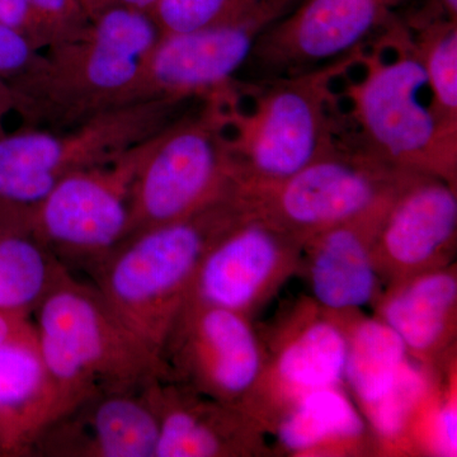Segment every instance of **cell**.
Segmentation results:
<instances>
[{"label": "cell", "instance_id": "9a60e30c", "mask_svg": "<svg viewBox=\"0 0 457 457\" xmlns=\"http://www.w3.org/2000/svg\"><path fill=\"white\" fill-rule=\"evenodd\" d=\"M457 230L456 186L418 176L393 201L372 245L376 269L416 276L453 246Z\"/></svg>", "mask_w": 457, "mask_h": 457}, {"label": "cell", "instance_id": "5b68a950", "mask_svg": "<svg viewBox=\"0 0 457 457\" xmlns=\"http://www.w3.org/2000/svg\"><path fill=\"white\" fill-rule=\"evenodd\" d=\"M198 99L156 98L114 108L64 131H0V218L27 222L75 171L106 164L164 130Z\"/></svg>", "mask_w": 457, "mask_h": 457}, {"label": "cell", "instance_id": "f546056e", "mask_svg": "<svg viewBox=\"0 0 457 457\" xmlns=\"http://www.w3.org/2000/svg\"><path fill=\"white\" fill-rule=\"evenodd\" d=\"M32 318L0 312V348L21 341L36 338Z\"/></svg>", "mask_w": 457, "mask_h": 457}, {"label": "cell", "instance_id": "ba28073f", "mask_svg": "<svg viewBox=\"0 0 457 457\" xmlns=\"http://www.w3.org/2000/svg\"><path fill=\"white\" fill-rule=\"evenodd\" d=\"M423 174L390 164L356 137H339L333 149L287 179L236 182L249 215L270 222L305 243L392 200Z\"/></svg>", "mask_w": 457, "mask_h": 457}, {"label": "cell", "instance_id": "8fae6325", "mask_svg": "<svg viewBox=\"0 0 457 457\" xmlns=\"http://www.w3.org/2000/svg\"><path fill=\"white\" fill-rule=\"evenodd\" d=\"M299 2L264 0L233 22L161 35L143 66L137 101L203 99L233 88L261 36Z\"/></svg>", "mask_w": 457, "mask_h": 457}, {"label": "cell", "instance_id": "9c48e42d", "mask_svg": "<svg viewBox=\"0 0 457 457\" xmlns=\"http://www.w3.org/2000/svg\"><path fill=\"white\" fill-rule=\"evenodd\" d=\"M154 137L112 162L65 177L33 210L29 227L60 261L95 269L126 239L132 186Z\"/></svg>", "mask_w": 457, "mask_h": 457}, {"label": "cell", "instance_id": "d6a6232c", "mask_svg": "<svg viewBox=\"0 0 457 457\" xmlns=\"http://www.w3.org/2000/svg\"><path fill=\"white\" fill-rule=\"evenodd\" d=\"M438 16L457 22V0H435Z\"/></svg>", "mask_w": 457, "mask_h": 457}, {"label": "cell", "instance_id": "d6986e66", "mask_svg": "<svg viewBox=\"0 0 457 457\" xmlns=\"http://www.w3.org/2000/svg\"><path fill=\"white\" fill-rule=\"evenodd\" d=\"M457 279L450 270H426L411 276L386 300L383 319L408 352L429 354L442 347L453 328Z\"/></svg>", "mask_w": 457, "mask_h": 457}, {"label": "cell", "instance_id": "2e32d148", "mask_svg": "<svg viewBox=\"0 0 457 457\" xmlns=\"http://www.w3.org/2000/svg\"><path fill=\"white\" fill-rule=\"evenodd\" d=\"M158 418L155 457H220L245 453L249 414L165 378L144 387Z\"/></svg>", "mask_w": 457, "mask_h": 457}, {"label": "cell", "instance_id": "cb8c5ba5", "mask_svg": "<svg viewBox=\"0 0 457 457\" xmlns=\"http://www.w3.org/2000/svg\"><path fill=\"white\" fill-rule=\"evenodd\" d=\"M411 37L427 79L428 104L447 130L457 132V22L447 18H418Z\"/></svg>", "mask_w": 457, "mask_h": 457}, {"label": "cell", "instance_id": "277c9868", "mask_svg": "<svg viewBox=\"0 0 457 457\" xmlns=\"http://www.w3.org/2000/svg\"><path fill=\"white\" fill-rule=\"evenodd\" d=\"M362 49L311 71L257 80L243 89L252 106L243 110L237 87L228 99V131L237 182H273L293 176L335 147L333 83L359 64Z\"/></svg>", "mask_w": 457, "mask_h": 457}, {"label": "cell", "instance_id": "52a82bcc", "mask_svg": "<svg viewBox=\"0 0 457 457\" xmlns=\"http://www.w3.org/2000/svg\"><path fill=\"white\" fill-rule=\"evenodd\" d=\"M234 88L198 99L153 140L132 186L128 237L180 220L236 188L227 102Z\"/></svg>", "mask_w": 457, "mask_h": 457}, {"label": "cell", "instance_id": "4316f807", "mask_svg": "<svg viewBox=\"0 0 457 457\" xmlns=\"http://www.w3.org/2000/svg\"><path fill=\"white\" fill-rule=\"evenodd\" d=\"M427 392L428 380L425 372L408 360L389 392L366 409L375 431L385 440L398 438Z\"/></svg>", "mask_w": 457, "mask_h": 457}, {"label": "cell", "instance_id": "30bf717a", "mask_svg": "<svg viewBox=\"0 0 457 457\" xmlns=\"http://www.w3.org/2000/svg\"><path fill=\"white\" fill-rule=\"evenodd\" d=\"M156 359L159 378L245 413L263 363L245 314L210 305L191 294L168 328Z\"/></svg>", "mask_w": 457, "mask_h": 457}, {"label": "cell", "instance_id": "44dd1931", "mask_svg": "<svg viewBox=\"0 0 457 457\" xmlns=\"http://www.w3.org/2000/svg\"><path fill=\"white\" fill-rule=\"evenodd\" d=\"M347 348V333L341 327L312 321L279 351L276 378L294 400L312 390L338 386L345 378Z\"/></svg>", "mask_w": 457, "mask_h": 457}, {"label": "cell", "instance_id": "83f0119b", "mask_svg": "<svg viewBox=\"0 0 457 457\" xmlns=\"http://www.w3.org/2000/svg\"><path fill=\"white\" fill-rule=\"evenodd\" d=\"M41 51L22 36L0 23V78L11 80L25 73Z\"/></svg>", "mask_w": 457, "mask_h": 457}, {"label": "cell", "instance_id": "5bb4252c", "mask_svg": "<svg viewBox=\"0 0 457 457\" xmlns=\"http://www.w3.org/2000/svg\"><path fill=\"white\" fill-rule=\"evenodd\" d=\"M159 425L144 387L84 399L44 427L29 456L155 457Z\"/></svg>", "mask_w": 457, "mask_h": 457}, {"label": "cell", "instance_id": "8992f818", "mask_svg": "<svg viewBox=\"0 0 457 457\" xmlns=\"http://www.w3.org/2000/svg\"><path fill=\"white\" fill-rule=\"evenodd\" d=\"M390 33L395 56L362 51V77L345 87L356 137L395 167L456 186L457 132L444 128L422 99L425 69L408 29L394 22Z\"/></svg>", "mask_w": 457, "mask_h": 457}, {"label": "cell", "instance_id": "3957f363", "mask_svg": "<svg viewBox=\"0 0 457 457\" xmlns=\"http://www.w3.org/2000/svg\"><path fill=\"white\" fill-rule=\"evenodd\" d=\"M31 318L56 393L55 418L90 396L141 390L161 376L155 352L114 314L97 288L69 270Z\"/></svg>", "mask_w": 457, "mask_h": 457}, {"label": "cell", "instance_id": "7a4b0ae2", "mask_svg": "<svg viewBox=\"0 0 457 457\" xmlns=\"http://www.w3.org/2000/svg\"><path fill=\"white\" fill-rule=\"evenodd\" d=\"M246 215L233 191L187 218L134 234L93 269L96 288L156 354L204 254Z\"/></svg>", "mask_w": 457, "mask_h": 457}, {"label": "cell", "instance_id": "4dcf8cb0", "mask_svg": "<svg viewBox=\"0 0 457 457\" xmlns=\"http://www.w3.org/2000/svg\"><path fill=\"white\" fill-rule=\"evenodd\" d=\"M89 18L110 8H132L147 12L162 0H80Z\"/></svg>", "mask_w": 457, "mask_h": 457}, {"label": "cell", "instance_id": "1f68e13d", "mask_svg": "<svg viewBox=\"0 0 457 457\" xmlns=\"http://www.w3.org/2000/svg\"><path fill=\"white\" fill-rule=\"evenodd\" d=\"M14 113L13 96L7 80L0 78V131L4 130V122L8 116Z\"/></svg>", "mask_w": 457, "mask_h": 457}, {"label": "cell", "instance_id": "d4e9b609", "mask_svg": "<svg viewBox=\"0 0 457 457\" xmlns=\"http://www.w3.org/2000/svg\"><path fill=\"white\" fill-rule=\"evenodd\" d=\"M89 22L80 0H0V23L38 51L80 37Z\"/></svg>", "mask_w": 457, "mask_h": 457}, {"label": "cell", "instance_id": "ac0fdd59", "mask_svg": "<svg viewBox=\"0 0 457 457\" xmlns=\"http://www.w3.org/2000/svg\"><path fill=\"white\" fill-rule=\"evenodd\" d=\"M55 416L56 393L37 337L0 348V453L29 456Z\"/></svg>", "mask_w": 457, "mask_h": 457}, {"label": "cell", "instance_id": "7c38bea8", "mask_svg": "<svg viewBox=\"0 0 457 457\" xmlns=\"http://www.w3.org/2000/svg\"><path fill=\"white\" fill-rule=\"evenodd\" d=\"M404 2L300 0L261 36L245 66L264 80L327 64L359 49Z\"/></svg>", "mask_w": 457, "mask_h": 457}, {"label": "cell", "instance_id": "ffe728a7", "mask_svg": "<svg viewBox=\"0 0 457 457\" xmlns=\"http://www.w3.org/2000/svg\"><path fill=\"white\" fill-rule=\"evenodd\" d=\"M66 272L29 225L0 219V312L31 318Z\"/></svg>", "mask_w": 457, "mask_h": 457}, {"label": "cell", "instance_id": "484cf974", "mask_svg": "<svg viewBox=\"0 0 457 457\" xmlns=\"http://www.w3.org/2000/svg\"><path fill=\"white\" fill-rule=\"evenodd\" d=\"M264 0H162L146 12L161 35L196 31L245 17Z\"/></svg>", "mask_w": 457, "mask_h": 457}, {"label": "cell", "instance_id": "603a6c76", "mask_svg": "<svg viewBox=\"0 0 457 457\" xmlns=\"http://www.w3.org/2000/svg\"><path fill=\"white\" fill-rule=\"evenodd\" d=\"M345 378L366 409L395 383L408 361L404 342L383 320L360 321L347 333Z\"/></svg>", "mask_w": 457, "mask_h": 457}, {"label": "cell", "instance_id": "4fadbf2b", "mask_svg": "<svg viewBox=\"0 0 457 457\" xmlns=\"http://www.w3.org/2000/svg\"><path fill=\"white\" fill-rule=\"evenodd\" d=\"M300 245L291 234L248 213L210 246L191 295L245 315L290 272Z\"/></svg>", "mask_w": 457, "mask_h": 457}, {"label": "cell", "instance_id": "e0dca14e", "mask_svg": "<svg viewBox=\"0 0 457 457\" xmlns=\"http://www.w3.org/2000/svg\"><path fill=\"white\" fill-rule=\"evenodd\" d=\"M395 197L303 243L311 246L312 294L324 308L353 311L374 299L378 272L372 245Z\"/></svg>", "mask_w": 457, "mask_h": 457}, {"label": "cell", "instance_id": "6da1fadb", "mask_svg": "<svg viewBox=\"0 0 457 457\" xmlns=\"http://www.w3.org/2000/svg\"><path fill=\"white\" fill-rule=\"evenodd\" d=\"M159 37L146 12H99L80 37L41 51L25 73L8 80L21 126L64 131L137 104L143 66Z\"/></svg>", "mask_w": 457, "mask_h": 457}, {"label": "cell", "instance_id": "f1b7e54d", "mask_svg": "<svg viewBox=\"0 0 457 457\" xmlns=\"http://www.w3.org/2000/svg\"><path fill=\"white\" fill-rule=\"evenodd\" d=\"M432 450L441 456H456L457 408L455 399H449L436 411L431 425Z\"/></svg>", "mask_w": 457, "mask_h": 457}, {"label": "cell", "instance_id": "7402d4cb", "mask_svg": "<svg viewBox=\"0 0 457 457\" xmlns=\"http://www.w3.org/2000/svg\"><path fill=\"white\" fill-rule=\"evenodd\" d=\"M365 423L338 386L315 389L295 399L279 422L278 440L291 453H312L335 442L359 440Z\"/></svg>", "mask_w": 457, "mask_h": 457}]
</instances>
